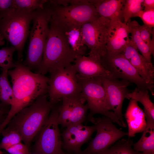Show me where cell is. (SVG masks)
Here are the masks:
<instances>
[{"label":"cell","instance_id":"1","mask_svg":"<svg viewBox=\"0 0 154 154\" xmlns=\"http://www.w3.org/2000/svg\"><path fill=\"white\" fill-rule=\"evenodd\" d=\"M15 63L14 69L8 71V74L11 78L13 99L10 108L0 125L1 131L20 111L48 92L49 78L44 75L32 72L21 61Z\"/></svg>","mask_w":154,"mask_h":154},{"label":"cell","instance_id":"2","mask_svg":"<svg viewBox=\"0 0 154 154\" xmlns=\"http://www.w3.org/2000/svg\"><path fill=\"white\" fill-rule=\"evenodd\" d=\"M53 106L47 100L46 94L41 96L15 115L7 127L17 131L24 144L29 148L46 122Z\"/></svg>","mask_w":154,"mask_h":154},{"label":"cell","instance_id":"3","mask_svg":"<svg viewBox=\"0 0 154 154\" xmlns=\"http://www.w3.org/2000/svg\"><path fill=\"white\" fill-rule=\"evenodd\" d=\"M80 55L68 44L62 29L50 21L49 31L40 65L35 72L44 75L72 64Z\"/></svg>","mask_w":154,"mask_h":154},{"label":"cell","instance_id":"4","mask_svg":"<svg viewBox=\"0 0 154 154\" xmlns=\"http://www.w3.org/2000/svg\"><path fill=\"white\" fill-rule=\"evenodd\" d=\"M51 14V8L48 2L43 8L34 12L26 57L23 64L31 70H37L41 64L49 31Z\"/></svg>","mask_w":154,"mask_h":154},{"label":"cell","instance_id":"5","mask_svg":"<svg viewBox=\"0 0 154 154\" xmlns=\"http://www.w3.org/2000/svg\"><path fill=\"white\" fill-rule=\"evenodd\" d=\"M34 12L14 9L0 16V34L15 48L19 61L22 60L23 50L29 34V26Z\"/></svg>","mask_w":154,"mask_h":154},{"label":"cell","instance_id":"6","mask_svg":"<svg viewBox=\"0 0 154 154\" xmlns=\"http://www.w3.org/2000/svg\"><path fill=\"white\" fill-rule=\"evenodd\" d=\"M48 3L51 14L50 21L60 28L74 26H82L100 16L90 0H75L73 4L66 6Z\"/></svg>","mask_w":154,"mask_h":154},{"label":"cell","instance_id":"7","mask_svg":"<svg viewBox=\"0 0 154 154\" xmlns=\"http://www.w3.org/2000/svg\"><path fill=\"white\" fill-rule=\"evenodd\" d=\"M80 86L81 93L87 102L90 112L87 119L96 114H100L112 120L119 126H123L117 117L108 108L106 97L101 79L81 78L76 74Z\"/></svg>","mask_w":154,"mask_h":154},{"label":"cell","instance_id":"8","mask_svg":"<svg viewBox=\"0 0 154 154\" xmlns=\"http://www.w3.org/2000/svg\"><path fill=\"white\" fill-rule=\"evenodd\" d=\"M48 92L49 101L53 105L64 98L82 94L81 88L73 65L49 72Z\"/></svg>","mask_w":154,"mask_h":154},{"label":"cell","instance_id":"9","mask_svg":"<svg viewBox=\"0 0 154 154\" xmlns=\"http://www.w3.org/2000/svg\"><path fill=\"white\" fill-rule=\"evenodd\" d=\"M58 107L53 106L49 116L39 132L33 152L35 154H64L58 122Z\"/></svg>","mask_w":154,"mask_h":154},{"label":"cell","instance_id":"10","mask_svg":"<svg viewBox=\"0 0 154 154\" xmlns=\"http://www.w3.org/2000/svg\"><path fill=\"white\" fill-rule=\"evenodd\" d=\"M95 125L97 133L83 152L84 154H101L128 133L117 128L109 118L91 117L88 120Z\"/></svg>","mask_w":154,"mask_h":154},{"label":"cell","instance_id":"11","mask_svg":"<svg viewBox=\"0 0 154 154\" xmlns=\"http://www.w3.org/2000/svg\"><path fill=\"white\" fill-rule=\"evenodd\" d=\"M110 21L100 17L82 26L84 44L90 50L89 56L101 62L107 53L106 48Z\"/></svg>","mask_w":154,"mask_h":154},{"label":"cell","instance_id":"12","mask_svg":"<svg viewBox=\"0 0 154 154\" xmlns=\"http://www.w3.org/2000/svg\"><path fill=\"white\" fill-rule=\"evenodd\" d=\"M101 62L115 78L135 84L138 88L147 90L153 94L154 86L147 84L130 62L121 53L106 54Z\"/></svg>","mask_w":154,"mask_h":154},{"label":"cell","instance_id":"13","mask_svg":"<svg viewBox=\"0 0 154 154\" xmlns=\"http://www.w3.org/2000/svg\"><path fill=\"white\" fill-rule=\"evenodd\" d=\"M58 106V122L63 127L79 123L85 120L88 108L82 94L63 98Z\"/></svg>","mask_w":154,"mask_h":154},{"label":"cell","instance_id":"14","mask_svg":"<svg viewBox=\"0 0 154 154\" xmlns=\"http://www.w3.org/2000/svg\"><path fill=\"white\" fill-rule=\"evenodd\" d=\"M102 85L105 90L109 111L113 112L122 123L123 127L126 124L124 121L122 113V107L124 99L130 92L127 87L130 83L123 80L114 78L101 79Z\"/></svg>","mask_w":154,"mask_h":154},{"label":"cell","instance_id":"15","mask_svg":"<svg viewBox=\"0 0 154 154\" xmlns=\"http://www.w3.org/2000/svg\"><path fill=\"white\" fill-rule=\"evenodd\" d=\"M95 131L94 125L87 126L79 123L66 127L61 135L62 149L68 153L81 150L82 146L90 139Z\"/></svg>","mask_w":154,"mask_h":154},{"label":"cell","instance_id":"16","mask_svg":"<svg viewBox=\"0 0 154 154\" xmlns=\"http://www.w3.org/2000/svg\"><path fill=\"white\" fill-rule=\"evenodd\" d=\"M130 62L147 84L154 86V68L138 51L130 40L121 53Z\"/></svg>","mask_w":154,"mask_h":154},{"label":"cell","instance_id":"17","mask_svg":"<svg viewBox=\"0 0 154 154\" xmlns=\"http://www.w3.org/2000/svg\"><path fill=\"white\" fill-rule=\"evenodd\" d=\"M126 24L119 20L110 21L106 44V54L121 53L130 40Z\"/></svg>","mask_w":154,"mask_h":154},{"label":"cell","instance_id":"18","mask_svg":"<svg viewBox=\"0 0 154 154\" xmlns=\"http://www.w3.org/2000/svg\"><path fill=\"white\" fill-rule=\"evenodd\" d=\"M74 62L73 65L77 74L81 78L101 79L114 78L100 61L89 56L78 55Z\"/></svg>","mask_w":154,"mask_h":154},{"label":"cell","instance_id":"19","mask_svg":"<svg viewBox=\"0 0 154 154\" xmlns=\"http://www.w3.org/2000/svg\"><path fill=\"white\" fill-rule=\"evenodd\" d=\"M129 102L125 114L128 127V138L133 137L138 133L143 132L146 126L144 111L138 106L137 102L132 99Z\"/></svg>","mask_w":154,"mask_h":154},{"label":"cell","instance_id":"20","mask_svg":"<svg viewBox=\"0 0 154 154\" xmlns=\"http://www.w3.org/2000/svg\"><path fill=\"white\" fill-rule=\"evenodd\" d=\"M95 7L100 17L110 21L119 20L123 21V9L125 0H90Z\"/></svg>","mask_w":154,"mask_h":154},{"label":"cell","instance_id":"21","mask_svg":"<svg viewBox=\"0 0 154 154\" xmlns=\"http://www.w3.org/2000/svg\"><path fill=\"white\" fill-rule=\"evenodd\" d=\"M146 126L140 139L133 144V148L142 154H154V119L144 113Z\"/></svg>","mask_w":154,"mask_h":154},{"label":"cell","instance_id":"22","mask_svg":"<svg viewBox=\"0 0 154 154\" xmlns=\"http://www.w3.org/2000/svg\"><path fill=\"white\" fill-rule=\"evenodd\" d=\"M82 27V26H74L60 28L62 30L70 48L80 55H83L86 48L83 38Z\"/></svg>","mask_w":154,"mask_h":154},{"label":"cell","instance_id":"23","mask_svg":"<svg viewBox=\"0 0 154 154\" xmlns=\"http://www.w3.org/2000/svg\"><path fill=\"white\" fill-rule=\"evenodd\" d=\"M129 31L130 40L141 54V55L149 63L151 62L152 54L149 46L141 39L139 29V24L135 20H129L126 23Z\"/></svg>","mask_w":154,"mask_h":154},{"label":"cell","instance_id":"24","mask_svg":"<svg viewBox=\"0 0 154 154\" xmlns=\"http://www.w3.org/2000/svg\"><path fill=\"white\" fill-rule=\"evenodd\" d=\"M126 98L133 99L141 103L144 107V113L148 114L154 119V104L150 99L148 90L137 88L132 92H129Z\"/></svg>","mask_w":154,"mask_h":154},{"label":"cell","instance_id":"25","mask_svg":"<svg viewBox=\"0 0 154 154\" xmlns=\"http://www.w3.org/2000/svg\"><path fill=\"white\" fill-rule=\"evenodd\" d=\"M0 74V101L5 105H11L13 99L12 86L8 78V71L2 70Z\"/></svg>","mask_w":154,"mask_h":154},{"label":"cell","instance_id":"26","mask_svg":"<svg viewBox=\"0 0 154 154\" xmlns=\"http://www.w3.org/2000/svg\"><path fill=\"white\" fill-rule=\"evenodd\" d=\"M133 142L130 138L123 139L113 144L101 154H141L133 148Z\"/></svg>","mask_w":154,"mask_h":154},{"label":"cell","instance_id":"27","mask_svg":"<svg viewBox=\"0 0 154 154\" xmlns=\"http://www.w3.org/2000/svg\"><path fill=\"white\" fill-rule=\"evenodd\" d=\"M144 0H125L123 9V22L125 24L132 17H137L143 10L142 3Z\"/></svg>","mask_w":154,"mask_h":154},{"label":"cell","instance_id":"28","mask_svg":"<svg viewBox=\"0 0 154 154\" xmlns=\"http://www.w3.org/2000/svg\"><path fill=\"white\" fill-rule=\"evenodd\" d=\"M1 133L3 137L0 143V149L6 151L10 147L22 141L21 137L17 131L8 127L2 131Z\"/></svg>","mask_w":154,"mask_h":154},{"label":"cell","instance_id":"29","mask_svg":"<svg viewBox=\"0 0 154 154\" xmlns=\"http://www.w3.org/2000/svg\"><path fill=\"white\" fill-rule=\"evenodd\" d=\"M48 0H13L14 9L28 12L42 8Z\"/></svg>","mask_w":154,"mask_h":154},{"label":"cell","instance_id":"30","mask_svg":"<svg viewBox=\"0 0 154 154\" xmlns=\"http://www.w3.org/2000/svg\"><path fill=\"white\" fill-rule=\"evenodd\" d=\"M16 51L15 48L12 46L0 49V67L2 70H8L15 67V63L13 61V56Z\"/></svg>","mask_w":154,"mask_h":154},{"label":"cell","instance_id":"31","mask_svg":"<svg viewBox=\"0 0 154 154\" xmlns=\"http://www.w3.org/2000/svg\"><path fill=\"white\" fill-rule=\"evenodd\" d=\"M140 37L144 42L149 46L153 55L154 54V29L144 25H139Z\"/></svg>","mask_w":154,"mask_h":154},{"label":"cell","instance_id":"32","mask_svg":"<svg viewBox=\"0 0 154 154\" xmlns=\"http://www.w3.org/2000/svg\"><path fill=\"white\" fill-rule=\"evenodd\" d=\"M137 17H140L143 23V25L153 28L154 27V9L144 11H141Z\"/></svg>","mask_w":154,"mask_h":154},{"label":"cell","instance_id":"33","mask_svg":"<svg viewBox=\"0 0 154 154\" xmlns=\"http://www.w3.org/2000/svg\"><path fill=\"white\" fill-rule=\"evenodd\" d=\"M6 151L9 154H30L29 148L25 144L21 142L15 145Z\"/></svg>","mask_w":154,"mask_h":154},{"label":"cell","instance_id":"34","mask_svg":"<svg viewBox=\"0 0 154 154\" xmlns=\"http://www.w3.org/2000/svg\"><path fill=\"white\" fill-rule=\"evenodd\" d=\"M13 0H0V16L14 9Z\"/></svg>","mask_w":154,"mask_h":154},{"label":"cell","instance_id":"35","mask_svg":"<svg viewBox=\"0 0 154 154\" xmlns=\"http://www.w3.org/2000/svg\"><path fill=\"white\" fill-rule=\"evenodd\" d=\"M142 5L144 7V11L154 9V0H144Z\"/></svg>","mask_w":154,"mask_h":154},{"label":"cell","instance_id":"36","mask_svg":"<svg viewBox=\"0 0 154 154\" xmlns=\"http://www.w3.org/2000/svg\"><path fill=\"white\" fill-rule=\"evenodd\" d=\"M6 106L0 101V115H5L7 114L9 111L6 108Z\"/></svg>","mask_w":154,"mask_h":154},{"label":"cell","instance_id":"37","mask_svg":"<svg viewBox=\"0 0 154 154\" xmlns=\"http://www.w3.org/2000/svg\"><path fill=\"white\" fill-rule=\"evenodd\" d=\"M64 154H84L83 151L81 150L76 152L72 153H68L66 152H64Z\"/></svg>","mask_w":154,"mask_h":154},{"label":"cell","instance_id":"38","mask_svg":"<svg viewBox=\"0 0 154 154\" xmlns=\"http://www.w3.org/2000/svg\"><path fill=\"white\" fill-rule=\"evenodd\" d=\"M5 44L4 39L0 34V46H3Z\"/></svg>","mask_w":154,"mask_h":154},{"label":"cell","instance_id":"39","mask_svg":"<svg viewBox=\"0 0 154 154\" xmlns=\"http://www.w3.org/2000/svg\"><path fill=\"white\" fill-rule=\"evenodd\" d=\"M5 115H0V125L3 122L6 116H4Z\"/></svg>","mask_w":154,"mask_h":154},{"label":"cell","instance_id":"40","mask_svg":"<svg viewBox=\"0 0 154 154\" xmlns=\"http://www.w3.org/2000/svg\"><path fill=\"white\" fill-rule=\"evenodd\" d=\"M4 152L1 151L0 149V154H3Z\"/></svg>","mask_w":154,"mask_h":154},{"label":"cell","instance_id":"41","mask_svg":"<svg viewBox=\"0 0 154 154\" xmlns=\"http://www.w3.org/2000/svg\"><path fill=\"white\" fill-rule=\"evenodd\" d=\"M30 154H35L33 153H31Z\"/></svg>","mask_w":154,"mask_h":154},{"label":"cell","instance_id":"42","mask_svg":"<svg viewBox=\"0 0 154 154\" xmlns=\"http://www.w3.org/2000/svg\"><path fill=\"white\" fill-rule=\"evenodd\" d=\"M9 154L8 153V154Z\"/></svg>","mask_w":154,"mask_h":154},{"label":"cell","instance_id":"43","mask_svg":"<svg viewBox=\"0 0 154 154\" xmlns=\"http://www.w3.org/2000/svg\"><path fill=\"white\" fill-rule=\"evenodd\" d=\"M141 154H142V153Z\"/></svg>","mask_w":154,"mask_h":154}]
</instances>
